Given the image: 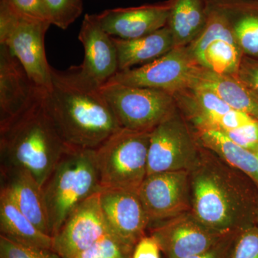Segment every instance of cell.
Here are the masks:
<instances>
[{"instance_id": "4dcf8cb0", "label": "cell", "mask_w": 258, "mask_h": 258, "mask_svg": "<svg viewBox=\"0 0 258 258\" xmlns=\"http://www.w3.org/2000/svg\"><path fill=\"white\" fill-rule=\"evenodd\" d=\"M236 77L258 101V59L244 55Z\"/></svg>"}, {"instance_id": "6da1fadb", "label": "cell", "mask_w": 258, "mask_h": 258, "mask_svg": "<svg viewBox=\"0 0 258 258\" xmlns=\"http://www.w3.org/2000/svg\"><path fill=\"white\" fill-rule=\"evenodd\" d=\"M189 173L191 212L204 225L226 235L255 225L258 187L250 178L203 146Z\"/></svg>"}, {"instance_id": "f546056e", "label": "cell", "mask_w": 258, "mask_h": 258, "mask_svg": "<svg viewBox=\"0 0 258 258\" xmlns=\"http://www.w3.org/2000/svg\"><path fill=\"white\" fill-rule=\"evenodd\" d=\"M15 13L25 18L47 22L51 24L50 15L45 0H0ZM52 25V24H51Z\"/></svg>"}, {"instance_id": "603a6c76", "label": "cell", "mask_w": 258, "mask_h": 258, "mask_svg": "<svg viewBox=\"0 0 258 258\" xmlns=\"http://www.w3.org/2000/svg\"><path fill=\"white\" fill-rule=\"evenodd\" d=\"M208 18L207 0H172L168 20L174 47H186L203 32Z\"/></svg>"}, {"instance_id": "f1b7e54d", "label": "cell", "mask_w": 258, "mask_h": 258, "mask_svg": "<svg viewBox=\"0 0 258 258\" xmlns=\"http://www.w3.org/2000/svg\"><path fill=\"white\" fill-rule=\"evenodd\" d=\"M230 258H258V227L250 226L236 236Z\"/></svg>"}, {"instance_id": "9a60e30c", "label": "cell", "mask_w": 258, "mask_h": 258, "mask_svg": "<svg viewBox=\"0 0 258 258\" xmlns=\"http://www.w3.org/2000/svg\"><path fill=\"white\" fill-rule=\"evenodd\" d=\"M149 230L166 258H188L202 253L225 235L204 225L191 211L153 225Z\"/></svg>"}, {"instance_id": "d6986e66", "label": "cell", "mask_w": 258, "mask_h": 258, "mask_svg": "<svg viewBox=\"0 0 258 258\" xmlns=\"http://www.w3.org/2000/svg\"><path fill=\"white\" fill-rule=\"evenodd\" d=\"M0 189L8 191L34 225L50 235L42 188L30 171L24 168L0 167Z\"/></svg>"}, {"instance_id": "9c48e42d", "label": "cell", "mask_w": 258, "mask_h": 258, "mask_svg": "<svg viewBox=\"0 0 258 258\" xmlns=\"http://www.w3.org/2000/svg\"><path fill=\"white\" fill-rule=\"evenodd\" d=\"M200 70L186 47H174L150 63L118 71L108 82L153 88L174 95L195 87Z\"/></svg>"}, {"instance_id": "d6a6232c", "label": "cell", "mask_w": 258, "mask_h": 258, "mask_svg": "<svg viewBox=\"0 0 258 258\" xmlns=\"http://www.w3.org/2000/svg\"><path fill=\"white\" fill-rule=\"evenodd\" d=\"M161 249L152 235H145L134 247L132 258H161Z\"/></svg>"}, {"instance_id": "ba28073f", "label": "cell", "mask_w": 258, "mask_h": 258, "mask_svg": "<svg viewBox=\"0 0 258 258\" xmlns=\"http://www.w3.org/2000/svg\"><path fill=\"white\" fill-rule=\"evenodd\" d=\"M201 147L192 127L177 108L151 132L148 175L189 171L198 161Z\"/></svg>"}, {"instance_id": "5bb4252c", "label": "cell", "mask_w": 258, "mask_h": 258, "mask_svg": "<svg viewBox=\"0 0 258 258\" xmlns=\"http://www.w3.org/2000/svg\"><path fill=\"white\" fill-rule=\"evenodd\" d=\"M112 233L100 204L99 192L78 205L53 238V250L71 258Z\"/></svg>"}, {"instance_id": "83f0119b", "label": "cell", "mask_w": 258, "mask_h": 258, "mask_svg": "<svg viewBox=\"0 0 258 258\" xmlns=\"http://www.w3.org/2000/svg\"><path fill=\"white\" fill-rule=\"evenodd\" d=\"M0 258H62L51 249L32 247L0 235Z\"/></svg>"}, {"instance_id": "e0dca14e", "label": "cell", "mask_w": 258, "mask_h": 258, "mask_svg": "<svg viewBox=\"0 0 258 258\" xmlns=\"http://www.w3.org/2000/svg\"><path fill=\"white\" fill-rule=\"evenodd\" d=\"M172 0L133 8L104 10L96 15L102 28L111 37L139 38L167 25Z\"/></svg>"}, {"instance_id": "7c38bea8", "label": "cell", "mask_w": 258, "mask_h": 258, "mask_svg": "<svg viewBox=\"0 0 258 258\" xmlns=\"http://www.w3.org/2000/svg\"><path fill=\"white\" fill-rule=\"evenodd\" d=\"M138 195L150 220L149 227L191 211L189 171L149 174Z\"/></svg>"}, {"instance_id": "4fadbf2b", "label": "cell", "mask_w": 258, "mask_h": 258, "mask_svg": "<svg viewBox=\"0 0 258 258\" xmlns=\"http://www.w3.org/2000/svg\"><path fill=\"white\" fill-rule=\"evenodd\" d=\"M84 48L83 63L72 67L83 82L100 89L118 72L113 37L101 26L96 15H85L79 35Z\"/></svg>"}, {"instance_id": "7402d4cb", "label": "cell", "mask_w": 258, "mask_h": 258, "mask_svg": "<svg viewBox=\"0 0 258 258\" xmlns=\"http://www.w3.org/2000/svg\"><path fill=\"white\" fill-rule=\"evenodd\" d=\"M0 232L1 235L25 245L53 249L52 237L34 225L3 189H0Z\"/></svg>"}, {"instance_id": "4316f807", "label": "cell", "mask_w": 258, "mask_h": 258, "mask_svg": "<svg viewBox=\"0 0 258 258\" xmlns=\"http://www.w3.org/2000/svg\"><path fill=\"white\" fill-rule=\"evenodd\" d=\"M49 13L51 24L62 30L70 25L82 15L83 0H45Z\"/></svg>"}, {"instance_id": "44dd1931", "label": "cell", "mask_w": 258, "mask_h": 258, "mask_svg": "<svg viewBox=\"0 0 258 258\" xmlns=\"http://www.w3.org/2000/svg\"><path fill=\"white\" fill-rule=\"evenodd\" d=\"M113 40L118 56V71L150 63L174 47L172 34L167 25L139 38L123 40L113 37Z\"/></svg>"}, {"instance_id": "cb8c5ba5", "label": "cell", "mask_w": 258, "mask_h": 258, "mask_svg": "<svg viewBox=\"0 0 258 258\" xmlns=\"http://www.w3.org/2000/svg\"><path fill=\"white\" fill-rule=\"evenodd\" d=\"M200 144L250 178L258 187V152L235 143L220 131L194 129Z\"/></svg>"}, {"instance_id": "ffe728a7", "label": "cell", "mask_w": 258, "mask_h": 258, "mask_svg": "<svg viewBox=\"0 0 258 258\" xmlns=\"http://www.w3.org/2000/svg\"><path fill=\"white\" fill-rule=\"evenodd\" d=\"M230 24L243 55L258 59V0H208Z\"/></svg>"}, {"instance_id": "ac0fdd59", "label": "cell", "mask_w": 258, "mask_h": 258, "mask_svg": "<svg viewBox=\"0 0 258 258\" xmlns=\"http://www.w3.org/2000/svg\"><path fill=\"white\" fill-rule=\"evenodd\" d=\"M38 88L9 49L0 45V125L23 111Z\"/></svg>"}, {"instance_id": "2e32d148", "label": "cell", "mask_w": 258, "mask_h": 258, "mask_svg": "<svg viewBox=\"0 0 258 258\" xmlns=\"http://www.w3.org/2000/svg\"><path fill=\"white\" fill-rule=\"evenodd\" d=\"M100 204L112 233L135 247L146 235L150 220L137 191L102 190Z\"/></svg>"}, {"instance_id": "52a82bcc", "label": "cell", "mask_w": 258, "mask_h": 258, "mask_svg": "<svg viewBox=\"0 0 258 258\" xmlns=\"http://www.w3.org/2000/svg\"><path fill=\"white\" fill-rule=\"evenodd\" d=\"M122 128L151 132L177 109L171 93L108 82L100 88Z\"/></svg>"}, {"instance_id": "836d02e7", "label": "cell", "mask_w": 258, "mask_h": 258, "mask_svg": "<svg viewBox=\"0 0 258 258\" xmlns=\"http://www.w3.org/2000/svg\"><path fill=\"white\" fill-rule=\"evenodd\" d=\"M255 225H257L258 227V205H257V211H256Z\"/></svg>"}, {"instance_id": "30bf717a", "label": "cell", "mask_w": 258, "mask_h": 258, "mask_svg": "<svg viewBox=\"0 0 258 258\" xmlns=\"http://www.w3.org/2000/svg\"><path fill=\"white\" fill-rule=\"evenodd\" d=\"M186 47L198 66L217 74L236 76L244 56L227 19L209 3L205 28Z\"/></svg>"}, {"instance_id": "8992f818", "label": "cell", "mask_w": 258, "mask_h": 258, "mask_svg": "<svg viewBox=\"0 0 258 258\" xmlns=\"http://www.w3.org/2000/svg\"><path fill=\"white\" fill-rule=\"evenodd\" d=\"M51 24L25 18L0 1V45H4L37 88L49 91L51 69L45 55V36Z\"/></svg>"}, {"instance_id": "5b68a950", "label": "cell", "mask_w": 258, "mask_h": 258, "mask_svg": "<svg viewBox=\"0 0 258 258\" xmlns=\"http://www.w3.org/2000/svg\"><path fill=\"white\" fill-rule=\"evenodd\" d=\"M151 132L121 128L94 149L101 191L138 192L148 175Z\"/></svg>"}, {"instance_id": "3957f363", "label": "cell", "mask_w": 258, "mask_h": 258, "mask_svg": "<svg viewBox=\"0 0 258 258\" xmlns=\"http://www.w3.org/2000/svg\"><path fill=\"white\" fill-rule=\"evenodd\" d=\"M44 91L38 88L23 111L0 125L1 167L26 169L42 187L69 148L47 113Z\"/></svg>"}, {"instance_id": "8fae6325", "label": "cell", "mask_w": 258, "mask_h": 258, "mask_svg": "<svg viewBox=\"0 0 258 258\" xmlns=\"http://www.w3.org/2000/svg\"><path fill=\"white\" fill-rule=\"evenodd\" d=\"M174 96L178 109L195 130L216 129L231 139L242 135L251 123L258 120L234 109L206 88L196 86Z\"/></svg>"}, {"instance_id": "484cf974", "label": "cell", "mask_w": 258, "mask_h": 258, "mask_svg": "<svg viewBox=\"0 0 258 258\" xmlns=\"http://www.w3.org/2000/svg\"><path fill=\"white\" fill-rule=\"evenodd\" d=\"M134 247L109 235L71 258H132Z\"/></svg>"}, {"instance_id": "1f68e13d", "label": "cell", "mask_w": 258, "mask_h": 258, "mask_svg": "<svg viewBox=\"0 0 258 258\" xmlns=\"http://www.w3.org/2000/svg\"><path fill=\"white\" fill-rule=\"evenodd\" d=\"M238 232H234L226 234L208 250L188 258H230L232 246Z\"/></svg>"}, {"instance_id": "d4e9b609", "label": "cell", "mask_w": 258, "mask_h": 258, "mask_svg": "<svg viewBox=\"0 0 258 258\" xmlns=\"http://www.w3.org/2000/svg\"><path fill=\"white\" fill-rule=\"evenodd\" d=\"M210 90L234 109L258 119V101L235 76L202 69L195 87Z\"/></svg>"}, {"instance_id": "277c9868", "label": "cell", "mask_w": 258, "mask_h": 258, "mask_svg": "<svg viewBox=\"0 0 258 258\" xmlns=\"http://www.w3.org/2000/svg\"><path fill=\"white\" fill-rule=\"evenodd\" d=\"M42 188L53 237L78 205L101 191L94 150L69 147Z\"/></svg>"}, {"instance_id": "7a4b0ae2", "label": "cell", "mask_w": 258, "mask_h": 258, "mask_svg": "<svg viewBox=\"0 0 258 258\" xmlns=\"http://www.w3.org/2000/svg\"><path fill=\"white\" fill-rule=\"evenodd\" d=\"M51 75L52 86L44 91V103L68 147L94 150L122 128L100 89L81 81L72 68H52Z\"/></svg>"}]
</instances>
